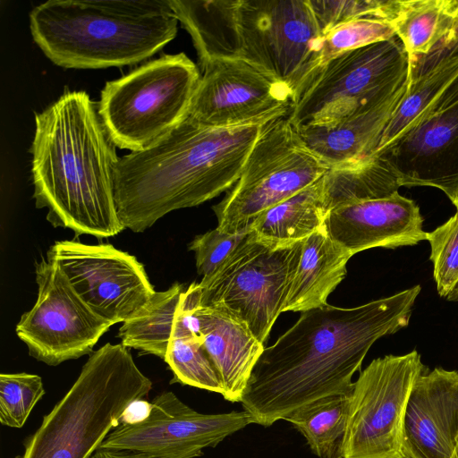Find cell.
Here are the masks:
<instances>
[{"label":"cell","mask_w":458,"mask_h":458,"mask_svg":"<svg viewBox=\"0 0 458 458\" xmlns=\"http://www.w3.org/2000/svg\"><path fill=\"white\" fill-rule=\"evenodd\" d=\"M38 299L16 326L30 355L49 366L90 354L113 326L78 294L55 262L35 263Z\"/></svg>","instance_id":"cell-12"},{"label":"cell","mask_w":458,"mask_h":458,"mask_svg":"<svg viewBox=\"0 0 458 458\" xmlns=\"http://www.w3.org/2000/svg\"><path fill=\"white\" fill-rule=\"evenodd\" d=\"M408 71V56L396 36L345 52L294 90L288 118L297 129L335 123L392 93Z\"/></svg>","instance_id":"cell-8"},{"label":"cell","mask_w":458,"mask_h":458,"mask_svg":"<svg viewBox=\"0 0 458 458\" xmlns=\"http://www.w3.org/2000/svg\"><path fill=\"white\" fill-rule=\"evenodd\" d=\"M425 371L420 353L373 360L353 384L344 458H403V422L413 385Z\"/></svg>","instance_id":"cell-11"},{"label":"cell","mask_w":458,"mask_h":458,"mask_svg":"<svg viewBox=\"0 0 458 458\" xmlns=\"http://www.w3.org/2000/svg\"><path fill=\"white\" fill-rule=\"evenodd\" d=\"M394 37L395 33L388 22L371 17L355 19L332 29L318 40L298 87L315 70L333 58L345 52Z\"/></svg>","instance_id":"cell-29"},{"label":"cell","mask_w":458,"mask_h":458,"mask_svg":"<svg viewBox=\"0 0 458 458\" xmlns=\"http://www.w3.org/2000/svg\"><path fill=\"white\" fill-rule=\"evenodd\" d=\"M446 299L449 301H458V284L454 288V290L449 293Z\"/></svg>","instance_id":"cell-36"},{"label":"cell","mask_w":458,"mask_h":458,"mask_svg":"<svg viewBox=\"0 0 458 458\" xmlns=\"http://www.w3.org/2000/svg\"><path fill=\"white\" fill-rule=\"evenodd\" d=\"M30 148L33 198L55 227L98 239L125 228L116 211L114 169L119 159L86 91L68 90L35 114Z\"/></svg>","instance_id":"cell-2"},{"label":"cell","mask_w":458,"mask_h":458,"mask_svg":"<svg viewBox=\"0 0 458 458\" xmlns=\"http://www.w3.org/2000/svg\"><path fill=\"white\" fill-rule=\"evenodd\" d=\"M457 0L380 1L378 19L388 22L408 56V76L446 37Z\"/></svg>","instance_id":"cell-22"},{"label":"cell","mask_w":458,"mask_h":458,"mask_svg":"<svg viewBox=\"0 0 458 458\" xmlns=\"http://www.w3.org/2000/svg\"><path fill=\"white\" fill-rule=\"evenodd\" d=\"M248 231L224 233L215 228L196 236L189 245L194 251L199 275L207 277L214 273L246 237Z\"/></svg>","instance_id":"cell-32"},{"label":"cell","mask_w":458,"mask_h":458,"mask_svg":"<svg viewBox=\"0 0 458 458\" xmlns=\"http://www.w3.org/2000/svg\"><path fill=\"white\" fill-rule=\"evenodd\" d=\"M321 36L347 21L378 19L380 0H308Z\"/></svg>","instance_id":"cell-33"},{"label":"cell","mask_w":458,"mask_h":458,"mask_svg":"<svg viewBox=\"0 0 458 458\" xmlns=\"http://www.w3.org/2000/svg\"><path fill=\"white\" fill-rule=\"evenodd\" d=\"M183 292L179 283L156 292L146 305L123 323L118 331L121 344L165 360Z\"/></svg>","instance_id":"cell-25"},{"label":"cell","mask_w":458,"mask_h":458,"mask_svg":"<svg viewBox=\"0 0 458 458\" xmlns=\"http://www.w3.org/2000/svg\"><path fill=\"white\" fill-rule=\"evenodd\" d=\"M330 168L307 146L288 114L267 122L238 181L213 210L224 233L248 231L263 212L323 177Z\"/></svg>","instance_id":"cell-9"},{"label":"cell","mask_w":458,"mask_h":458,"mask_svg":"<svg viewBox=\"0 0 458 458\" xmlns=\"http://www.w3.org/2000/svg\"><path fill=\"white\" fill-rule=\"evenodd\" d=\"M352 255L330 236L327 225L302 241L301 257L283 312H305L326 305L343 281Z\"/></svg>","instance_id":"cell-21"},{"label":"cell","mask_w":458,"mask_h":458,"mask_svg":"<svg viewBox=\"0 0 458 458\" xmlns=\"http://www.w3.org/2000/svg\"><path fill=\"white\" fill-rule=\"evenodd\" d=\"M407 79L377 103L324 126L297 129L307 146L330 168L343 169L370 157L407 91Z\"/></svg>","instance_id":"cell-20"},{"label":"cell","mask_w":458,"mask_h":458,"mask_svg":"<svg viewBox=\"0 0 458 458\" xmlns=\"http://www.w3.org/2000/svg\"><path fill=\"white\" fill-rule=\"evenodd\" d=\"M450 458H458V445Z\"/></svg>","instance_id":"cell-37"},{"label":"cell","mask_w":458,"mask_h":458,"mask_svg":"<svg viewBox=\"0 0 458 458\" xmlns=\"http://www.w3.org/2000/svg\"><path fill=\"white\" fill-rule=\"evenodd\" d=\"M351 394L315 401L290 414V422L318 458H344Z\"/></svg>","instance_id":"cell-26"},{"label":"cell","mask_w":458,"mask_h":458,"mask_svg":"<svg viewBox=\"0 0 458 458\" xmlns=\"http://www.w3.org/2000/svg\"><path fill=\"white\" fill-rule=\"evenodd\" d=\"M434 279L440 296L446 298L458 284V212L428 233Z\"/></svg>","instance_id":"cell-31"},{"label":"cell","mask_w":458,"mask_h":458,"mask_svg":"<svg viewBox=\"0 0 458 458\" xmlns=\"http://www.w3.org/2000/svg\"><path fill=\"white\" fill-rule=\"evenodd\" d=\"M301 243L272 248L256 241L248 231L223 264L197 283L199 304L230 313L264 344L283 312Z\"/></svg>","instance_id":"cell-10"},{"label":"cell","mask_w":458,"mask_h":458,"mask_svg":"<svg viewBox=\"0 0 458 458\" xmlns=\"http://www.w3.org/2000/svg\"><path fill=\"white\" fill-rule=\"evenodd\" d=\"M32 38L55 65L101 69L155 55L178 30L169 0H49L30 13Z\"/></svg>","instance_id":"cell-5"},{"label":"cell","mask_w":458,"mask_h":458,"mask_svg":"<svg viewBox=\"0 0 458 458\" xmlns=\"http://www.w3.org/2000/svg\"><path fill=\"white\" fill-rule=\"evenodd\" d=\"M184 295L199 318L200 337L221 382L222 396L230 403H240L264 344L230 313L200 305L197 283Z\"/></svg>","instance_id":"cell-19"},{"label":"cell","mask_w":458,"mask_h":458,"mask_svg":"<svg viewBox=\"0 0 458 458\" xmlns=\"http://www.w3.org/2000/svg\"><path fill=\"white\" fill-rule=\"evenodd\" d=\"M89 458H192L183 453H141L97 449Z\"/></svg>","instance_id":"cell-35"},{"label":"cell","mask_w":458,"mask_h":458,"mask_svg":"<svg viewBox=\"0 0 458 458\" xmlns=\"http://www.w3.org/2000/svg\"><path fill=\"white\" fill-rule=\"evenodd\" d=\"M47 259L59 265L82 300L112 325L131 318L156 293L136 257L109 243L59 241Z\"/></svg>","instance_id":"cell-13"},{"label":"cell","mask_w":458,"mask_h":458,"mask_svg":"<svg viewBox=\"0 0 458 458\" xmlns=\"http://www.w3.org/2000/svg\"><path fill=\"white\" fill-rule=\"evenodd\" d=\"M418 205L398 191L332 208L327 231L352 256L373 248L394 249L426 240Z\"/></svg>","instance_id":"cell-17"},{"label":"cell","mask_w":458,"mask_h":458,"mask_svg":"<svg viewBox=\"0 0 458 458\" xmlns=\"http://www.w3.org/2000/svg\"><path fill=\"white\" fill-rule=\"evenodd\" d=\"M267 122L210 127L187 115L151 146L119 157L114 193L123 227L142 233L171 211L231 189Z\"/></svg>","instance_id":"cell-3"},{"label":"cell","mask_w":458,"mask_h":458,"mask_svg":"<svg viewBox=\"0 0 458 458\" xmlns=\"http://www.w3.org/2000/svg\"><path fill=\"white\" fill-rule=\"evenodd\" d=\"M374 156L388 165L400 186L437 188L458 212V87L420 124Z\"/></svg>","instance_id":"cell-16"},{"label":"cell","mask_w":458,"mask_h":458,"mask_svg":"<svg viewBox=\"0 0 458 458\" xmlns=\"http://www.w3.org/2000/svg\"><path fill=\"white\" fill-rule=\"evenodd\" d=\"M45 394L41 377L26 372L0 375V422L21 428Z\"/></svg>","instance_id":"cell-30"},{"label":"cell","mask_w":458,"mask_h":458,"mask_svg":"<svg viewBox=\"0 0 458 458\" xmlns=\"http://www.w3.org/2000/svg\"><path fill=\"white\" fill-rule=\"evenodd\" d=\"M151 389L129 348L106 344L27 438L21 458H89Z\"/></svg>","instance_id":"cell-6"},{"label":"cell","mask_w":458,"mask_h":458,"mask_svg":"<svg viewBox=\"0 0 458 458\" xmlns=\"http://www.w3.org/2000/svg\"><path fill=\"white\" fill-rule=\"evenodd\" d=\"M457 87L458 53L442 58L427 71L409 80L407 91L385 128L372 156L385 150L420 124Z\"/></svg>","instance_id":"cell-24"},{"label":"cell","mask_w":458,"mask_h":458,"mask_svg":"<svg viewBox=\"0 0 458 458\" xmlns=\"http://www.w3.org/2000/svg\"><path fill=\"white\" fill-rule=\"evenodd\" d=\"M324 176L293 196L260 214L248 231L259 242L272 247L294 245L326 225Z\"/></svg>","instance_id":"cell-23"},{"label":"cell","mask_w":458,"mask_h":458,"mask_svg":"<svg viewBox=\"0 0 458 458\" xmlns=\"http://www.w3.org/2000/svg\"><path fill=\"white\" fill-rule=\"evenodd\" d=\"M420 285L353 307L302 312L265 347L241 400L252 424L270 427L315 401L351 394L352 376L380 337L408 326Z\"/></svg>","instance_id":"cell-1"},{"label":"cell","mask_w":458,"mask_h":458,"mask_svg":"<svg viewBox=\"0 0 458 458\" xmlns=\"http://www.w3.org/2000/svg\"><path fill=\"white\" fill-rule=\"evenodd\" d=\"M173 372L171 383H180L222 395L223 388L202 340L174 324L164 360Z\"/></svg>","instance_id":"cell-28"},{"label":"cell","mask_w":458,"mask_h":458,"mask_svg":"<svg viewBox=\"0 0 458 458\" xmlns=\"http://www.w3.org/2000/svg\"><path fill=\"white\" fill-rule=\"evenodd\" d=\"M252 424L245 411L200 413L174 393L155 396L142 416L123 420L98 449L141 453H183L197 458Z\"/></svg>","instance_id":"cell-14"},{"label":"cell","mask_w":458,"mask_h":458,"mask_svg":"<svg viewBox=\"0 0 458 458\" xmlns=\"http://www.w3.org/2000/svg\"><path fill=\"white\" fill-rule=\"evenodd\" d=\"M200 80L188 116L210 127H233L287 115L293 90L242 60L213 59L199 64Z\"/></svg>","instance_id":"cell-15"},{"label":"cell","mask_w":458,"mask_h":458,"mask_svg":"<svg viewBox=\"0 0 458 458\" xmlns=\"http://www.w3.org/2000/svg\"><path fill=\"white\" fill-rule=\"evenodd\" d=\"M201 72L184 53L165 54L107 81L98 111L115 147L144 149L187 115Z\"/></svg>","instance_id":"cell-7"},{"label":"cell","mask_w":458,"mask_h":458,"mask_svg":"<svg viewBox=\"0 0 458 458\" xmlns=\"http://www.w3.org/2000/svg\"><path fill=\"white\" fill-rule=\"evenodd\" d=\"M324 182L328 213L341 205L390 196L401 187L392 169L376 156L347 168L330 169Z\"/></svg>","instance_id":"cell-27"},{"label":"cell","mask_w":458,"mask_h":458,"mask_svg":"<svg viewBox=\"0 0 458 458\" xmlns=\"http://www.w3.org/2000/svg\"><path fill=\"white\" fill-rule=\"evenodd\" d=\"M458 53V0L454 24L446 37L427 58L422 60L410 75L413 79L427 71L442 58Z\"/></svg>","instance_id":"cell-34"},{"label":"cell","mask_w":458,"mask_h":458,"mask_svg":"<svg viewBox=\"0 0 458 458\" xmlns=\"http://www.w3.org/2000/svg\"><path fill=\"white\" fill-rule=\"evenodd\" d=\"M458 445V372H423L411 389L403 422V458H450Z\"/></svg>","instance_id":"cell-18"},{"label":"cell","mask_w":458,"mask_h":458,"mask_svg":"<svg viewBox=\"0 0 458 458\" xmlns=\"http://www.w3.org/2000/svg\"><path fill=\"white\" fill-rule=\"evenodd\" d=\"M190 34L199 65L250 63L294 90L321 33L308 0H169Z\"/></svg>","instance_id":"cell-4"}]
</instances>
